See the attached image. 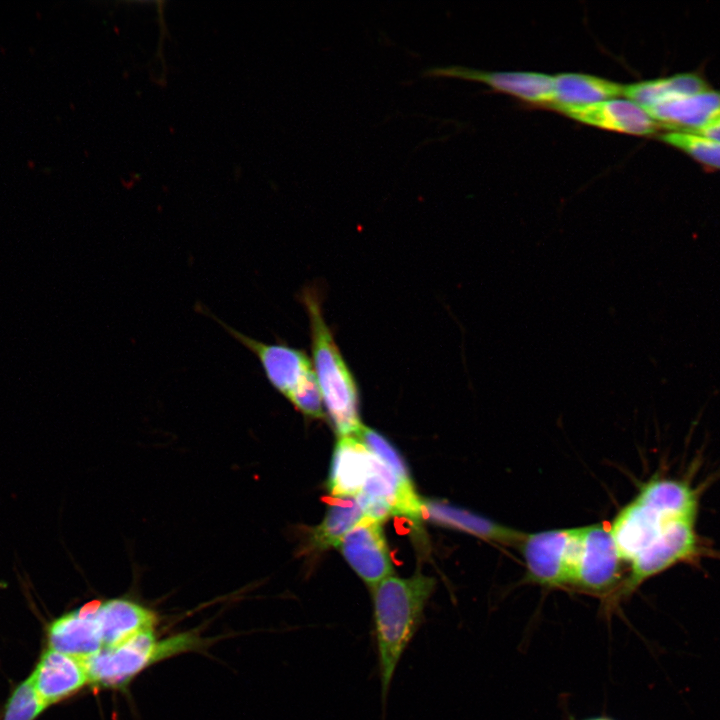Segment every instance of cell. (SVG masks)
Wrapping results in <instances>:
<instances>
[{
    "label": "cell",
    "mask_w": 720,
    "mask_h": 720,
    "mask_svg": "<svg viewBox=\"0 0 720 720\" xmlns=\"http://www.w3.org/2000/svg\"><path fill=\"white\" fill-rule=\"evenodd\" d=\"M520 545L530 581L548 586L573 584L580 528L524 535Z\"/></svg>",
    "instance_id": "5b68a950"
},
{
    "label": "cell",
    "mask_w": 720,
    "mask_h": 720,
    "mask_svg": "<svg viewBox=\"0 0 720 720\" xmlns=\"http://www.w3.org/2000/svg\"><path fill=\"white\" fill-rule=\"evenodd\" d=\"M706 89H709V85L697 73H679L665 78L625 85L624 96L645 109L670 99L695 94Z\"/></svg>",
    "instance_id": "d6986e66"
},
{
    "label": "cell",
    "mask_w": 720,
    "mask_h": 720,
    "mask_svg": "<svg viewBox=\"0 0 720 720\" xmlns=\"http://www.w3.org/2000/svg\"><path fill=\"white\" fill-rule=\"evenodd\" d=\"M364 517L355 496L335 497L323 521L312 531V548L322 551L338 546L342 538Z\"/></svg>",
    "instance_id": "ffe728a7"
},
{
    "label": "cell",
    "mask_w": 720,
    "mask_h": 720,
    "mask_svg": "<svg viewBox=\"0 0 720 720\" xmlns=\"http://www.w3.org/2000/svg\"><path fill=\"white\" fill-rule=\"evenodd\" d=\"M645 111L666 130L696 132L720 115V90L670 99Z\"/></svg>",
    "instance_id": "5bb4252c"
},
{
    "label": "cell",
    "mask_w": 720,
    "mask_h": 720,
    "mask_svg": "<svg viewBox=\"0 0 720 720\" xmlns=\"http://www.w3.org/2000/svg\"><path fill=\"white\" fill-rule=\"evenodd\" d=\"M207 314L257 357L270 384L294 406L318 392L312 361L305 352L285 344H268L251 338L210 312Z\"/></svg>",
    "instance_id": "277c9868"
},
{
    "label": "cell",
    "mask_w": 720,
    "mask_h": 720,
    "mask_svg": "<svg viewBox=\"0 0 720 720\" xmlns=\"http://www.w3.org/2000/svg\"><path fill=\"white\" fill-rule=\"evenodd\" d=\"M620 554L610 529L580 528V549L573 584L591 591L610 588L620 573Z\"/></svg>",
    "instance_id": "52a82bcc"
},
{
    "label": "cell",
    "mask_w": 720,
    "mask_h": 720,
    "mask_svg": "<svg viewBox=\"0 0 720 720\" xmlns=\"http://www.w3.org/2000/svg\"><path fill=\"white\" fill-rule=\"evenodd\" d=\"M684 518L697 519L662 512L636 497L620 511L610 529L621 559L631 562L670 523Z\"/></svg>",
    "instance_id": "30bf717a"
},
{
    "label": "cell",
    "mask_w": 720,
    "mask_h": 720,
    "mask_svg": "<svg viewBox=\"0 0 720 720\" xmlns=\"http://www.w3.org/2000/svg\"><path fill=\"white\" fill-rule=\"evenodd\" d=\"M697 519H678L630 563L631 573L621 594H630L645 580L682 562H691L705 555V548L697 534Z\"/></svg>",
    "instance_id": "8992f818"
},
{
    "label": "cell",
    "mask_w": 720,
    "mask_h": 720,
    "mask_svg": "<svg viewBox=\"0 0 720 720\" xmlns=\"http://www.w3.org/2000/svg\"><path fill=\"white\" fill-rule=\"evenodd\" d=\"M28 678L47 707L74 695L89 683L83 659L48 647Z\"/></svg>",
    "instance_id": "8fae6325"
},
{
    "label": "cell",
    "mask_w": 720,
    "mask_h": 720,
    "mask_svg": "<svg viewBox=\"0 0 720 720\" xmlns=\"http://www.w3.org/2000/svg\"><path fill=\"white\" fill-rule=\"evenodd\" d=\"M338 547L358 576L372 588L391 576L393 565L380 522L364 517Z\"/></svg>",
    "instance_id": "ba28073f"
},
{
    "label": "cell",
    "mask_w": 720,
    "mask_h": 720,
    "mask_svg": "<svg viewBox=\"0 0 720 720\" xmlns=\"http://www.w3.org/2000/svg\"><path fill=\"white\" fill-rule=\"evenodd\" d=\"M47 708L27 677L11 691L1 720H36Z\"/></svg>",
    "instance_id": "7402d4cb"
},
{
    "label": "cell",
    "mask_w": 720,
    "mask_h": 720,
    "mask_svg": "<svg viewBox=\"0 0 720 720\" xmlns=\"http://www.w3.org/2000/svg\"><path fill=\"white\" fill-rule=\"evenodd\" d=\"M422 77H454L485 83L492 88L522 100L552 104L554 76L536 72H488L462 66L429 67L421 71Z\"/></svg>",
    "instance_id": "9c48e42d"
},
{
    "label": "cell",
    "mask_w": 720,
    "mask_h": 720,
    "mask_svg": "<svg viewBox=\"0 0 720 720\" xmlns=\"http://www.w3.org/2000/svg\"><path fill=\"white\" fill-rule=\"evenodd\" d=\"M422 517L474 536L506 544H520L524 534L487 518L440 501H422Z\"/></svg>",
    "instance_id": "e0dca14e"
},
{
    "label": "cell",
    "mask_w": 720,
    "mask_h": 720,
    "mask_svg": "<svg viewBox=\"0 0 720 720\" xmlns=\"http://www.w3.org/2000/svg\"><path fill=\"white\" fill-rule=\"evenodd\" d=\"M301 297L309 317L312 365L322 401L339 436H356L362 424L355 379L325 322L319 294L307 288Z\"/></svg>",
    "instance_id": "7a4b0ae2"
},
{
    "label": "cell",
    "mask_w": 720,
    "mask_h": 720,
    "mask_svg": "<svg viewBox=\"0 0 720 720\" xmlns=\"http://www.w3.org/2000/svg\"><path fill=\"white\" fill-rule=\"evenodd\" d=\"M692 133H696L720 142V115L714 118L712 121H710L707 125L699 129L698 131Z\"/></svg>",
    "instance_id": "603a6c76"
},
{
    "label": "cell",
    "mask_w": 720,
    "mask_h": 720,
    "mask_svg": "<svg viewBox=\"0 0 720 720\" xmlns=\"http://www.w3.org/2000/svg\"><path fill=\"white\" fill-rule=\"evenodd\" d=\"M659 139L697 162L720 170V142L696 133L678 130H667L659 135Z\"/></svg>",
    "instance_id": "44dd1931"
},
{
    "label": "cell",
    "mask_w": 720,
    "mask_h": 720,
    "mask_svg": "<svg viewBox=\"0 0 720 720\" xmlns=\"http://www.w3.org/2000/svg\"><path fill=\"white\" fill-rule=\"evenodd\" d=\"M103 647L117 645L143 632L156 623L153 611L127 599L101 602L94 614Z\"/></svg>",
    "instance_id": "9a60e30c"
},
{
    "label": "cell",
    "mask_w": 720,
    "mask_h": 720,
    "mask_svg": "<svg viewBox=\"0 0 720 720\" xmlns=\"http://www.w3.org/2000/svg\"><path fill=\"white\" fill-rule=\"evenodd\" d=\"M589 720H609V719H604V718H595V719H589Z\"/></svg>",
    "instance_id": "cb8c5ba5"
},
{
    "label": "cell",
    "mask_w": 720,
    "mask_h": 720,
    "mask_svg": "<svg viewBox=\"0 0 720 720\" xmlns=\"http://www.w3.org/2000/svg\"><path fill=\"white\" fill-rule=\"evenodd\" d=\"M556 110L589 125L632 135H652L665 129L644 108L629 99L614 98Z\"/></svg>",
    "instance_id": "7c38bea8"
},
{
    "label": "cell",
    "mask_w": 720,
    "mask_h": 720,
    "mask_svg": "<svg viewBox=\"0 0 720 720\" xmlns=\"http://www.w3.org/2000/svg\"><path fill=\"white\" fill-rule=\"evenodd\" d=\"M100 603L89 602L50 622L46 631L47 647L80 659L98 652L103 644L94 614Z\"/></svg>",
    "instance_id": "4fadbf2b"
},
{
    "label": "cell",
    "mask_w": 720,
    "mask_h": 720,
    "mask_svg": "<svg viewBox=\"0 0 720 720\" xmlns=\"http://www.w3.org/2000/svg\"><path fill=\"white\" fill-rule=\"evenodd\" d=\"M625 85L600 77L579 73L554 76L555 109L586 106L624 95Z\"/></svg>",
    "instance_id": "ac0fdd59"
},
{
    "label": "cell",
    "mask_w": 720,
    "mask_h": 720,
    "mask_svg": "<svg viewBox=\"0 0 720 720\" xmlns=\"http://www.w3.org/2000/svg\"><path fill=\"white\" fill-rule=\"evenodd\" d=\"M435 589L432 577L389 576L373 587V620L381 700L385 710L396 668L424 620Z\"/></svg>",
    "instance_id": "6da1fadb"
},
{
    "label": "cell",
    "mask_w": 720,
    "mask_h": 720,
    "mask_svg": "<svg viewBox=\"0 0 720 720\" xmlns=\"http://www.w3.org/2000/svg\"><path fill=\"white\" fill-rule=\"evenodd\" d=\"M193 642L188 635L158 641L153 631L148 630L117 645L102 647L83 659L89 683L98 687L123 688L148 665L191 647Z\"/></svg>",
    "instance_id": "3957f363"
},
{
    "label": "cell",
    "mask_w": 720,
    "mask_h": 720,
    "mask_svg": "<svg viewBox=\"0 0 720 720\" xmlns=\"http://www.w3.org/2000/svg\"><path fill=\"white\" fill-rule=\"evenodd\" d=\"M370 468V451L356 436H341L335 446L328 488L334 497L356 496Z\"/></svg>",
    "instance_id": "2e32d148"
}]
</instances>
